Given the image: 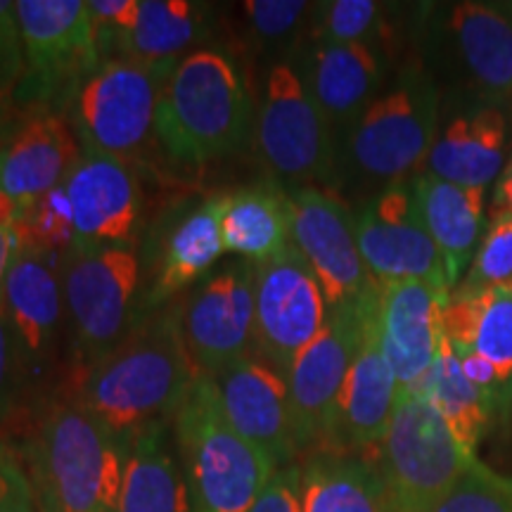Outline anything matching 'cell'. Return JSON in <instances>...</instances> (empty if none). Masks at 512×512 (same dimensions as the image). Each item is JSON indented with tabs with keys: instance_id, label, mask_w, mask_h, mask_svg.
<instances>
[{
	"instance_id": "d4e9b609",
	"label": "cell",
	"mask_w": 512,
	"mask_h": 512,
	"mask_svg": "<svg viewBox=\"0 0 512 512\" xmlns=\"http://www.w3.org/2000/svg\"><path fill=\"white\" fill-rule=\"evenodd\" d=\"M418 207L434 245L444 256L448 283H460L484 238V190L448 183L427 171L413 176Z\"/></svg>"
},
{
	"instance_id": "83f0119b",
	"label": "cell",
	"mask_w": 512,
	"mask_h": 512,
	"mask_svg": "<svg viewBox=\"0 0 512 512\" xmlns=\"http://www.w3.org/2000/svg\"><path fill=\"white\" fill-rule=\"evenodd\" d=\"M299 467L302 512H392L373 453L316 451Z\"/></svg>"
},
{
	"instance_id": "b9f144b4",
	"label": "cell",
	"mask_w": 512,
	"mask_h": 512,
	"mask_svg": "<svg viewBox=\"0 0 512 512\" xmlns=\"http://www.w3.org/2000/svg\"><path fill=\"white\" fill-rule=\"evenodd\" d=\"M88 8H91L98 38L107 34L110 41H114L136 27L138 0H88Z\"/></svg>"
},
{
	"instance_id": "836d02e7",
	"label": "cell",
	"mask_w": 512,
	"mask_h": 512,
	"mask_svg": "<svg viewBox=\"0 0 512 512\" xmlns=\"http://www.w3.org/2000/svg\"><path fill=\"white\" fill-rule=\"evenodd\" d=\"M494 287H512V214L503 209H491L470 271L453 287L451 297H472Z\"/></svg>"
},
{
	"instance_id": "9a60e30c",
	"label": "cell",
	"mask_w": 512,
	"mask_h": 512,
	"mask_svg": "<svg viewBox=\"0 0 512 512\" xmlns=\"http://www.w3.org/2000/svg\"><path fill=\"white\" fill-rule=\"evenodd\" d=\"M292 245L316 273L330 309L361 302L377 290L356 242V216L320 188L290 190Z\"/></svg>"
},
{
	"instance_id": "74e56055",
	"label": "cell",
	"mask_w": 512,
	"mask_h": 512,
	"mask_svg": "<svg viewBox=\"0 0 512 512\" xmlns=\"http://www.w3.org/2000/svg\"><path fill=\"white\" fill-rule=\"evenodd\" d=\"M24 363L19 354L15 332L5 316V306H0V427L12 418L19 396V382L24 377Z\"/></svg>"
},
{
	"instance_id": "7c38bea8",
	"label": "cell",
	"mask_w": 512,
	"mask_h": 512,
	"mask_svg": "<svg viewBox=\"0 0 512 512\" xmlns=\"http://www.w3.org/2000/svg\"><path fill=\"white\" fill-rule=\"evenodd\" d=\"M176 67L107 60L88 76L79 95L81 143L124 159L155 131L157 102Z\"/></svg>"
},
{
	"instance_id": "484cf974",
	"label": "cell",
	"mask_w": 512,
	"mask_h": 512,
	"mask_svg": "<svg viewBox=\"0 0 512 512\" xmlns=\"http://www.w3.org/2000/svg\"><path fill=\"white\" fill-rule=\"evenodd\" d=\"M117 512H195L188 477L166 425L150 427L126 441Z\"/></svg>"
},
{
	"instance_id": "5bb4252c",
	"label": "cell",
	"mask_w": 512,
	"mask_h": 512,
	"mask_svg": "<svg viewBox=\"0 0 512 512\" xmlns=\"http://www.w3.org/2000/svg\"><path fill=\"white\" fill-rule=\"evenodd\" d=\"M178 320L197 375L214 377L242 358L254 356L252 264L242 261L204 280L178 306Z\"/></svg>"
},
{
	"instance_id": "4316f807",
	"label": "cell",
	"mask_w": 512,
	"mask_h": 512,
	"mask_svg": "<svg viewBox=\"0 0 512 512\" xmlns=\"http://www.w3.org/2000/svg\"><path fill=\"white\" fill-rule=\"evenodd\" d=\"M221 233L226 252L247 264H264L292 245L290 192L278 183L223 192Z\"/></svg>"
},
{
	"instance_id": "30bf717a",
	"label": "cell",
	"mask_w": 512,
	"mask_h": 512,
	"mask_svg": "<svg viewBox=\"0 0 512 512\" xmlns=\"http://www.w3.org/2000/svg\"><path fill=\"white\" fill-rule=\"evenodd\" d=\"M140 283L138 256L128 245L76 247L64 261L62 292L76 342L88 366L117 347L128 332Z\"/></svg>"
},
{
	"instance_id": "3957f363",
	"label": "cell",
	"mask_w": 512,
	"mask_h": 512,
	"mask_svg": "<svg viewBox=\"0 0 512 512\" xmlns=\"http://www.w3.org/2000/svg\"><path fill=\"white\" fill-rule=\"evenodd\" d=\"M124 458V441L79 403H53L29 451L36 512H117Z\"/></svg>"
},
{
	"instance_id": "f35d334b",
	"label": "cell",
	"mask_w": 512,
	"mask_h": 512,
	"mask_svg": "<svg viewBox=\"0 0 512 512\" xmlns=\"http://www.w3.org/2000/svg\"><path fill=\"white\" fill-rule=\"evenodd\" d=\"M24 74V50L15 3L0 0V93L17 86Z\"/></svg>"
},
{
	"instance_id": "7dc6e473",
	"label": "cell",
	"mask_w": 512,
	"mask_h": 512,
	"mask_svg": "<svg viewBox=\"0 0 512 512\" xmlns=\"http://www.w3.org/2000/svg\"><path fill=\"white\" fill-rule=\"evenodd\" d=\"M17 512H36V508H24V510H17Z\"/></svg>"
},
{
	"instance_id": "ffe728a7",
	"label": "cell",
	"mask_w": 512,
	"mask_h": 512,
	"mask_svg": "<svg viewBox=\"0 0 512 512\" xmlns=\"http://www.w3.org/2000/svg\"><path fill=\"white\" fill-rule=\"evenodd\" d=\"M297 69L332 131L347 133L382 93L389 62L373 41L347 46L311 41L302 67Z\"/></svg>"
},
{
	"instance_id": "ab89813d",
	"label": "cell",
	"mask_w": 512,
	"mask_h": 512,
	"mask_svg": "<svg viewBox=\"0 0 512 512\" xmlns=\"http://www.w3.org/2000/svg\"><path fill=\"white\" fill-rule=\"evenodd\" d=\"M36 508L34 486L17 453L0 441V512Z\"/></svg>"
},
{
	"instance_id": "8fae6325",
	"label": "cell",
	"mask_w": 512,
	"mask_h": 512,
	"mask_svg": "<svg viewBox=\"0 0 512 512\" xmlns=\"http://www.w3.org/2000/svg\"><path fill=\"white\" fill-rule=\"evenodd\" d=\"M256 356L287 377L294 358L313 342L328 320V299L316 273L290 245L252 266Z\"/></svg>"
},
{
	"instance_id": "d6a6232c",
	"label": "cell",
	"mask_w": 512,
	"mask_h": 512,
	"mask_svg": "<svg viewBox=\"0 0 512 512\" xmlns=\"http://www.w3.org/2000/svg\"><path fill=\"white\" fill-rule=\"evenodd\" d=\"M17 233L22 245L46 254L48 259L50 256H64L67 259L79 247L72 204H69L64 183L22 211Z\"/></svg>"
},
{
	"instance_id": "ba28073f",
	"label": "cell",
	"mask_w": 512,
	"mask_h": 512,
	"mask_svg": "<svg viewBox=\"0 0 512 512\" xmlns=\"http://www.w3.org/2000/svg\"><path fill=\"white\" fill-rule=\"evenodd\" d=\"M256 147L273 178L294 190L318 188L316 183L335 176V131L290 62L273 64L268 72L256 117Z\"/></svg>"
},
{
	"instance_id": "2e32d148",
	"label": "cell",
	"mask_w": 512,
	"mask_h": 512,
	"mask_svg": "<svg viewBox=\"0 0 512 512\" xmlns=\"http://www.w3.org/2000/svg\"><path fill=\"white\" fill-rule=\"evenodd\" d=\"M223 413L240 437L273 460L275 470L299 463L287 377L261 356H247L214 375Z\"/></svg>"
},
{
	"instance_id": "1f68e13d",
	"label": "cell",
	"mask_w": 512,
	"mask_h": 512,
	"mask_svg": "<svg viewBox=\"0 0 512 512\" xmlns=\"http://www.w3.org/2000/svg\"><path fill=\"white\" fill-rule=\"evenodd\" d=\"M413 392L425 396L437 408L460 448L467 456L477 458L479 444L494 430L498 418L489 399L465 377L451 339L446 335L441 337L432 370L422 377Z\"/></svg>"
},
{
	"instance_id": "d590c367",
	"label": "cell",
	"mask_w": 512,
	"mask_h": 512,
	"mask_svg": "<svg viewBox=\"0 0 512 512\" xmlns=\"http://www.w3.org/2000/svg\"><path fill=\"white\" fill-rule=\"evenodd\" d=\"M382 5L375 0H335L316 5L313 41L316 43H368L380 27Z\"/></svg>"
},
{
	"instance_id": "60d3db41",
	"label": "cell",
	"mask_w": 512,
	"mask_h": 512,
	"mask_svg": "<svg viewBox=\"0 0 512 512\" xmlns=\"http://www.w3.org/2000/svg\"><path fill=\"white\" fill-rule=\"evenodd\" d=\"M249 512H302V467L287 465L273 472L271 482Z\"/></svg>"
},
{
	"instance_id": "4fadbf2b",
	"label": "cell",
	"mask_w": 512,
	"mask_h": 512,
	"mask_svg": "<svg viewBox=\"0 0 512 512\" xmlns=\"http://www.w3.org/2000/svg\"><path fill=\"white\" fill-rule=\"evenodd\" d=\"M356 242L377 287L422 280L451 294L444 256L422 221L413 178L380 190L358 211Z\"/></svg>"
},
{
	"instance_id": "5b68a950",
	"label": "cell",
	"mask_w": 512,
	"mask_h": 512,
	"mask_svg": "<svg viewBox=\"0 0 512 512\" xmlns=\"http://www.w3.org/2000/svg\"><path fill=\"white\" fill-rule=\"evenodd\" d=\"M425 34L441 105H512V22L496 3L434 5Z\"/></svg>"
},
{
	"instance_id": "4dcf8cb0",
	"label": "cell",
	"mask_w": 512,
	"mask_h": 512,
	"mask_svg": "<svg viewBox=\"0 0 512 512\" xmlns=\"http://www.w3.org/2000/svg\"><path fill=\"white\" fill-rule=\"evenodd\" d=\"M207 36V8L190 0H138L136 27L114 38L121 60L171 64Z\"/></svg>"
},
{
	"instance_id": "8d00e7d4",
	"label": "cell",
	"mask_w": 512,
	"mask_h": 512,
	"mask_svg": "<svg viewBox=\"0 0 512 512\" xmlns=\"http://www.w3.org/2000/svg\"><path fill=\"white\" fill-rule=\"evenodd\" d=\"M242 10L249 19V29L261 41L275 46L297 36L304 19L313 15L316 5L302 3V0H245Z\"/></svg>"
},
{
	"instance_id": "ee69618b",
	"label": "cell",
	"mask_w": 512,
	"mask_h": 512,
	"mask_svg": "<svg viewBox=\"0 0 512 512\" xmlns=\"http://www.w3.org/2000/svg\"><path fill=\"white\" fill-rule=\"evenodd\" d=\"M491 209H503L512 214V157L505 162L501 176L496 181V190H494V204Z\"/></svg>"
},
{
	"instance_id": "52a82bcc",
	"label": "cell",
	"mask_w": 512,
	"mask_h": 512,
	"mask_svg": "<svg viewBox=\"0 0 512 512\" xmlns=\"http://www.w3.org/2000/svg\"><path fill=\"white\" fill-rule=\"evenodd\" d=\"M370 453L392 512H434L472 460L437 408L415 392H399L392 425Z\"/></svg>"
},
{
	"instance_id": "6da1fadb",
	"label": "cell",
	"mask_w": 512,
	"mask_h": 512,
	"mask_svg": "<svg viewBox=\"0 0 512 512\" xmlns=\"http://www.w3.org/2000/svg\"><path fill=\"white\" fill-rule=\"evenodd\" d=\"M195 380L178 309H169L91 363L74 401L126 444L133 434L174 422Z\"/></svg>"
},
{
	"instance_id": "44dd1931",
	"label": "cell",
	"mask_w": 512,
	"mask_h": 512,
	"mask_svg": "<svg viewBox=\"0 0 512 512\" xmlns=\"http://www.w3.org/2000/svg\"><path fill=\"white\" fill-rule=\"evenodd\" d=\"M505 147L508 117L501 107L441 105L437 138L422 171L463 188H486L501 176Z\"/></svg>"
},
{
	"instance_id": "e575fe53",
	"label": "cell",
	"mask_w": 512,
	"mask_h": 512,
	"mask_svg": "<svg viewBox=\"0 0 512 512\" xmlns=\"http://www.w3.org/2000/svg\"><path fill=\"white\" fill-rule=\"evenodd\" d=\"M434 512H512V475L472 458Z\"/></svg>"
},
{
	"instance_id": "8992f818",
	"label": "cell",
	"mask_w": 512,
	"mask_h": 512,
	"mask_svg": "<svg viewBox=\"0 0 512 512\" xmlns=\"http://www.w3.org/2000/svg\"><path fill=\"white\" fill-rule=\"evenodd\" d=\"M441 121V91L422 62H411L347 131L344 162L361 181L384 188L418 176Z\"/></svg>"
},
{
	"instance_id": "603a6c76",
	"label": "cell",
	"mask_w": 512,
	"mask_h": 512,
	"mask_svg": "<svg viewBox=\"0 0 512 512\" xmlns=\"http://www.w3.org/2000/svg\"><path fill=\"white\" fill-rule=\"evenodd\" d=\"M81 145L57 114L31 119L0 150V190L22 211L67 181L79 162Z\"/></svg>"
},
{
	"instance_id": "e0dca14e",
	"label": "cell",
	"mask_w": 512,
	"mask_h": 512,
	"mask_svg": "<svg viewBox=\"0 0 512 512\" xmlns=\"http://www.w3.org/2000/svg\"><path fill=\"white\" fill-rule=\"evenodd\" d=\"M380 294V292H377ZM399 382L389 361L384 358L377 328V299L370 306L361 347L351 363L347 380L339 392L328 441L323 451L332 453H370L382 444L392 425Z\"/></svg>"
},
{
	"instance_id": "f6af8a7d",
	"label": "cell",
	"mask_w": 512,
	"mask_h": 512,
	"mask_svg": "<svg viewBox=\"0 0 512 512\" xmlns=\"http://www.w3.org/2000/svg\"><path fill=\"white\" fill-rule=\"evenodd\" d=\"M19 219H22V207L8 192L0 190V228H17Z\"/></svg>"
},
{
	"instance_id": "7402d4cb",
	"label": "cell",
	"mask_w": 512,
	"mask_h": 512,
	"mask_svg": "<svg viewBox=\"0 0 512 512\" xmlns=\"http://www.w3.org/2000/svg\"><path fill=\"white\" fill-rule=\"evenodd\" d=\"M24 72L48 86L72 67L91 64L98 48L86 0H17Z\"/></svg>"
},
{
	"instance_id": "f1b7e54d",
	"label": "cell",
	"mask_w": 512,
	"mask_h": 512,
	"mask_svg": "<svg viewBox=\"0 0 512 512\" xmlns=\"http://www.w3.org/2000/svg\"><path fill=\"white\" fill-rule=\"evenodd\" d=\"M221 195L207 197L192 207L166 233L162 252H159L155 283H152L147 302L152 306L164 304L185 287L197 283L216 261L226 254L221 233Z\"/></svg>"
},
{
	"instance_id": "9c48e42d",
	"label": "cell",
	"mask_w": 512,
	"mask_h": 512,
	"mask_svg": "<svg viewBox=\"0 0 512 512\" xmlns=\"http://www.w3.org/2000/svg\"><path fill=\"white\" fill-rule=\"evenodd\" d=\"M377 292L380 287L361 302L330 309L323 330L294 358L287 387L299 456H311L325 448L339 392L361 347L363 328Z\"/></svg>"
},
{
	"instance_id": "d6986e66",
	"label": "cell",
	"mask_w": 512,
	"mask_h": 512,
	"mask_svg": "<svg viewBox=\"0 0 512 512\" xmlns=\"http://www.w3.org/2000/svg\"><path fill=\"white\" fill-rule=\"evenodd\" d=\"M448 299L451 294L422 280L380 287L377 328L399 392H413L437 361Z\"/></svg>"
},
{
	"instance_id": "7bdbcfd3",
	"label": "cell",
	"mask_w": 512,
	"mask_h": 512,
	"mask_svg": "<svg viewBox=\"0 0 512 512\" xmlns=\"http://www.w3.org/2000/svg\"><path fill=\"white\" fill-rule=\"evenodd\" d=\"M19 252L17 228H0V306L5 297V283H8L10 268L15 264Z\"/></svg>"
},
{
	"instance_id": "277c9868",
	"label": "cell",
	"mask_w": 512,
	"mask_h": 512,
	"mask_svg": "<svg viewBox=\"0 0 512 512\" xmlns=\"http://www.w3.org/2000/svg\"><path fill=\"white\" fill-rule=\"evenodd\" d=\"M174 441L195 512H249L275 472L273 460L230 425L209 375H197L178 408Z\"/></svg>"
},
{
	"instance_id": "cb8c5ba5",
	"label": "cell",
	"mask_w": 512,
	"mask_h": 512,
	"mask_svg": "<svg viewBox=\"0 0 512 512\" xmlns=\"http://www.w3.org/2000/svg\"><path fill=\"white\" fill-rule=\"evenodd\" d=\"M62 283L46 254L19 242L5 283V316L15 332L24 368L53 354L62 320Z\"/></svg>"
},
{
	"instance_id": "ac0fdd59",
	"label": "cell",
	"mask_w": 512,
	"mask_h": 512,
	"mask_svg": "<svg viewBox=\"0 0 512 512\" xmlns=\"http://www.w3.org/2000/svg\"><path fill=\"white\" fill-rule=\"evenodd\" d=\"M79 247L128 245L140 219V190L124 159L81 143L79 162L64 181Z\"/></svg>"
},
{
	"instance_id": "f546056e",
	"label": "cell",
	"mask_w": 512,
	"mask_h": 512,
	"mask_svg": "<svg viewBox=\"0 0 512 512\" xmlns=\"http://www.w3.org/2000/svg\"><path fill=\"white\" fill-rule=\"evenodd\" d=\"M444 335L465 344L496 368L505 422L512 415V287L472 297H451L444 309Z\"/></svg>"
},
{
	"instance_id": "bcb514c9",
	"label": "cell",
	"mask_w": 512,
	"mask_h": 512,
	"mask_svg": "<svg viewBox=\"0 0 512 512\" xmlns=\"http://www.w3.org/2000/svg\"><path fill=\"white\" fill-rule=\"evenodd\" d=\"M496 5L510 17V22H512V0H503V3H496Z\"/></svg>"
},
{
	"instance_id": "7a4b0ae2",
	"label": "cell",
	"mask_w": 512,
	"mask_h": 512,
	"mask_svg": "<svg viewBox=\"0 0 512 512\" xmlns=\"http://www.w3.org/2000/svg\"><path fill=\"white\" fill-rule=\"evenodd\" d=\"M252 93L226 53L192 50L176 64L157 102L155 133L171 157L207 164L247 143Z\"/></svg>"
}]
</instances>
